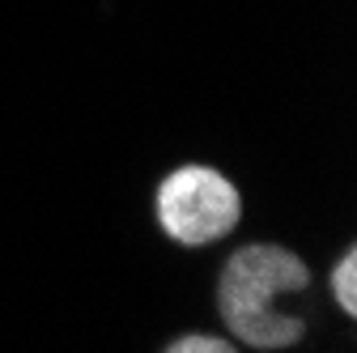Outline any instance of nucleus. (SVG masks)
I'll return each instance as SVG.
<instances>
[{
	"instance_id": "obj_3",
	"label": "nucleus",
	"mask_w": 357,
	"mask_h": 353,
	"mask_svg": "<svg viewBox=\"0 0 357 353\" xmlns=\"http://www.w3.org/2000/svg\"><path fill=\"white\" fill-rule=\"evenodd\" d=\"M328 298L336 302V311H340L344 320L357 315V247H353V243L340 247L336 264L328 269Z\"/></svg>"
},
{
	"instance_id": "obj_1",
	"label": "nucleus",
	"mask_w": 357,
	"mask_h": 353,
	"mask_svg": "<svg viewBox=\"0 0 357 353\" xmlns=\"http://www.w3.org/2000/svg\"><path fill=\"white\" fill-rule=\"evenodd\" d=\"M310 294V264L285 243H243L217 273V320L238 349L281 353L306 340V320L294 315L285 298Z\"/></svg>"
},
{
	"instance_id": "obj_4",
	"label": "nucleus",
	"mask_w": 357,
	"mask_h": 353,
	"mask_svg": "<svg viewBox=\"0 0 357 353\" xmlns=\"http://www.w3.org/2000/svg\"><path fill=\"white\" fill-rule=\"evenodd\" d=\"M166 353H234L238 345L226 332H178L162 345Z\"/></svg>"
},
{
	"instance_id": "obj_2",
	"label": "nucleus",
	"mask_w": 357,
	"mask_h": 353,
	"mask_svg": "<svg viewBox=\"0 0 357 353\" xmlns=\"http://www.w3.org/2000/svg\"><path fill=\"white\" fill-rule=\"evenodd\" d=\"M153 226L183 251H208L243 226V192L226 170L183 162L153 188Z\"/></svg>"
}]
</instances>
